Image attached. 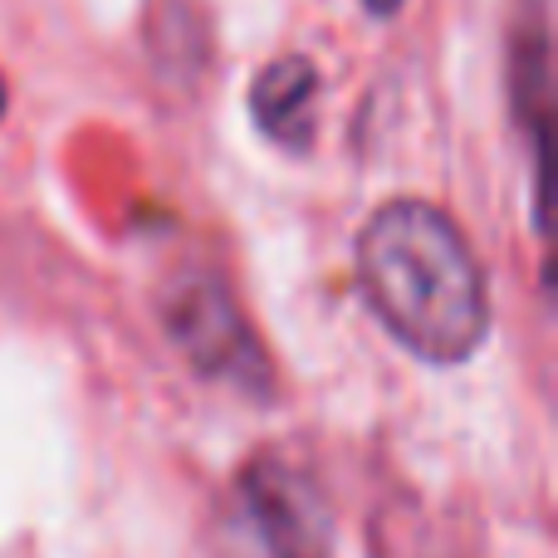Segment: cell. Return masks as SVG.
Wrapping results in <instances>:
<instances>
[{
  "label": "cell",
  "instance_id": "cell-5",
  "mask_svg": "<svg viewBox=\"0 0 558 558\" xmlns=\"http://www.w3.org/2000/svg\"><path fill=\"white\" fill-rule=\"evenodd\" d=\"M363 5H367V10H373V15H392V10H397V5H402V0H363Z\"/></svg>",
  "mask_w": 558,
  "mask_h": 558
},
{
  "label": "cell",
  "instance_id": "cell-2",
  "mask_svg": "<svg viewBox=\"0 0 558 558\" xmlns=\"http://www.w3.org/2000/svg\"><path fill=\"white\" fill-rule=\"evenodd\" d=\"M241 500L265 558H328V510L304 471L260 456L241 475Z\"/></svg>",
  "mask_w": 558,
  "mask_h": 558
},
{
  "label": "cell",
  "instance_id": "cell-1",
  "mask_svg": "<svg viewBox=\"0 0 558 558\" xmlns=\"http://www.w3.org/2000/svg\"><path fill=\"white\" fill-rule=\"evenodd\" d=\"M367 304L426 363H465L485 343L490 299L471 241L432 202H387L357 235Z\"/></svg>",
  "mask_w": 558,
  "mask_h": 558
},
{
  "label": "cell",
  "instance_id": "cell-6",
  "mask_svg": "<svg viewBox=\"0 0 558 558\" xmlns=\"http://www.w3.org/2000/svg\"><path fill=\"white\" fill-rule=\"evenodd\" d=\"M0 113H5V78H0Z\"/></svg>",
  "mask_w": 558,
  "mask_h": 558
},
{
  "label": "cell",
  "instance_id": "cell-3",
  "mask_svg": "<svg viewBox=\"0 0 558 558\" xmlns=\"http://www.w3.org/2000/svg\"><path fill=\"white\" fill-rule=\"evenodd\" d=\"M167 328L202 373L231 377V383H255L265 373L260 353L251 343V328L241 324L231 294L211 275H196L167 294Z\"/></svg>",
  "mask_w": 558,
  "mask_h": 558
},
{
  "label": "cell",
  "instance_id": "cell-4",
  "mask_svg": "<svg viewBox=\"0 0 558 558\" xmlns=\"http://www.w3.org/2000/svg\"><path fill=\"white\" fill-rule=\"evenodd\" d=\"M314 104H318V74L304 54H284L275 64H265L251 88L260 133L275 137L279 147H294V153H304L314 143Z\"/></svg>",
  "mask_w": 558,
  "mask_h": 558
}]
</instances>
